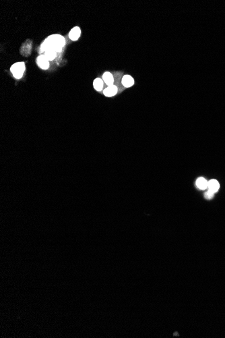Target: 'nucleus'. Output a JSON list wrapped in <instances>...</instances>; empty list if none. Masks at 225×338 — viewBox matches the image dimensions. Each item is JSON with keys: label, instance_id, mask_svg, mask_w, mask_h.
<instances>
[{"label": "nucleus", "instance_id": "obj_12", "mask_svg": "<svg viewBox=\"0 0 225 338\" xmlns=\"http://www.w3.org/2000/svg\"><path fill=\"white\" fill-rule=\"evenodd\" d=\"M214 193H212V192L210 190H208L205 194V198L207 199H212L214 197Z\"/></svg>", "mask_w": 225, "mask_h": 338}, {"label": "nucleus", "instance_id": "obj_4", "mask_svg": "<svg viewBox=\"0 0 225 338\" xmlns=\"http://www.w3.org/2000/svg\"><path fill=\"white\" fill-rule=\"evenodd\" d=\"M81 35V30L78 27H74L69 32V38L72 41H77L80 38Z\"/></svg>", "mask_w": 225, "mask_h": 338}, {"label": "nucleus", "instance_id": "obj_13", "mask_svg": "<svg viewBox=\"0 0 225 338\" xmlns=\"http://www.w3.org/2000/svg\"><path fill=\"white\" fill-rule=\"evenodd\" d=\"M176 335L178 336V333H175V334H174V336H176Z\"/></svg>", "mask_w": 225, "mask_h": 338}, {"label": "nucleus", "instance_id": "obj_2", "mask_svg": "<svg viewBox=\"0 0 225 338\" xmlns=\"http://www.w3.org/2000/svg\"><path fill=\"white\" fill-rule=\"evenodd\" d=\"M25 69L26 67L24 62H17L12 66L10 71L15 78L20 79L22 77Z\"/></svg>", "mask_w": 225, "mask_h": 338}, {"label": "nucleus", "instance_id": "obj_9", "mask_svg": "<svg viewBox=\"0 0 225 338\" xmlns=\"http://www.w3.org/2000/svg\"><path fill=\"white\" fill-rule=\"evenodd\" d=\"M208 182L203 178H199L196 180V186L199 189L205 190L208 188Z\"/></svg>", "mask_w": 225, "mask_h": 338}, {"label": "nucleus", "instance_id": "obj_1", "mask_svg": "<svg viewBox=\"0 0 225 338\" xmlns=\"http://www.w3.org/2000/svg\"><path fill=\"white\" fill-rule=\"evenodd\" d=\"M65 43L64 37L60 35H52L48 37L41 45L42 51H53L56 53L62 51Z\"/></svg>", "mask_w": 225, "mask_h": 338}, {"label": "nucleus", "instance_id": "obj_8", "mask_svg": "<svg viewBox=\"0 0 225 338\" xmlns=\"http://www.w3.org/2000/svg\"><path fill=\"white\" fill-rule=\"evenodd\" d=\"M103 81L107 84V85H108L109 86L113 85V82H114L113 76V75L110 72H106L104 73L103 76Z\"/></svg>", "mask_w": 225, "mask_h": 338}, {"label": "nucleus", "instance_id": "obj_11", "mask_svg": "<svg viewBox=\"0 0 225 338\" xmlns=\"http://www.w3.org/2000/svg\"><path fill=\"white\" fill-rule=\"evenodd\" d=\"M45 56L49 61H52L56 57L57 53L53 51H45Z\"/></svg>", "mask_w": 225, "mask_h": 338}, {"label": "nucleus", "instance_id": "obj_7", "mask_svg": "<svg viewBox=\"0 0 225 338\" xmlns=\"http://www.w3.org/2000/svg\"><path fill=\"white\" fill-rule=\"evenodd\" d=\"M134 80L130 75H126L122 78V85L128 88V87H131L132 86L134 85Z\"/></svg>", "mask_w": 225, "mask_h": 338}, {"label": "nucleus", "instance_id": "obj_6", "mask_svg": "<svg viewBox=\"0 0 225 338\" xmlns=\"http://www.w3.org/2000/svg\"><path fill=\"white\" fill-rule=\"evenodd\" d=\"M208 190H210L212 192V193H215L220 188V184L217 180H211L208 182Z\"/></svg>", "mask_w": 225, "mask_h": 338}, {"label": "nucleus", "instance_id": "obj_3", "mask_svg": "<svg viewBox=\"0 0 225 338\" xmlns=\"http://www.w3.org/2000/svg\"><path fill=\"white\" fill-rule=\"evenodd\" d=\"M36 63L39 67L43 70H47L49 67V61L45 55H41L37 57Z\"/></svg>", "mask_w": 225, "mask_h": 338}, {"label": "nucleus", "instance_id": "obj_5", "mask_svg": "<svg viewBox=\"0 0 225 338\" xmlns=\"http://www.w3.org/2000/svg\"><path fill=\"white\" fill-rule=\"evenodd\" d=\"M117 91H118L117 87L115 85H112V86H108L107 89L104 90L103 93L106 97H113V96L115 95L117 93Z\"/></svg>", "mask_w": 225, "mask_h": 338}, {"label": "nucleus", "instance_id": "obj_10", "mask_svg": "<svg viewBox=\"0 0 225 338\" xmlns=\"http://www.w3.org/2000/svg\"><path fill=\"white\" fill-rule=\"evenodd\" d=\"M93 86L97 91H101L103 88V81L101 80V78H96L93 82Z\"/></svg>", "mask_w": 225, "mask_h": 338}]
</instances>
